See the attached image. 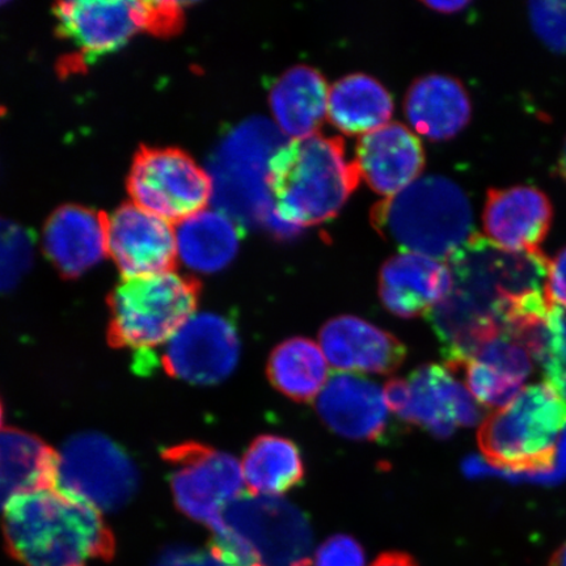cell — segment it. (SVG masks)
Masks as SVG:
<instances>
[{
	"label": "cell",
	"mask_w": 566,
	"mask_h": 566,
	"mask_svg": "<svg viewBox=\"0 0 566 566\" xmlns=\"http://www.w3.org/2000/svg\"><path fill=\"white\" fill-rule=\"evenodd\" d=\"M548 264L542 251L502 250L479 233L449 258L450 293L429 315L449 369L504 335L515 314L549 306Z\"/></svg>",
	"instance_id": "obj_1"
},
{
	"label": "cell",
	"mask_w": 566,
	"mask_h": 566,
	"mask_svg": "<svg viewBox=\"0 0 566 566\" xmlns=\"http://www.w3.org/2000/svg\"><path fill=\"white\" fill-rule=\"evenodd\" d=\"M3 531L10 554L24 566H88L115 555L101 512L53 488L12 500Z\"/></svg>",
	"instance_id": "obj_2"
},
{
	"label": "cell",
	"mask_w": 566,
	"mask_h": 566,
	"mask_svg": "<svg viewBox=\"0 0 566 566\" xmlns=\"http://www.w3.org/2000/svg\"><path fill=\"white\" fill-rule=\"evenodd\" d=\"M359 180L342 138L315 134L285 142L269 163L275 221L286 231L327 222L344 208Z\"/></svg>",
	"instance_id": "obj_3"
},
{
	"label": "cell",
	"mask_w": 566,
	"mask_h": 566,
	"mask_svg": "<svg viewBox=\"0 0 566 566\" xmlns=\"http://www.w3.org/2000/svg\"><path fill=\"white\" fill-rule=\"evenodd\" d=\"M371 222L388 242L437 260H449L475 235L469 197L457 182L437 175L420 177L375 205Z\"/></svg>",
	"instance_id": "obj_4"
},
{
	"label": "cell",
	"mask_w": 566,
	"mask_h": 566,
	"mask_svg": "<svg viewBox=\"0 0 566 566\" xmlns=\"http://www.w3.org/2000/svg\"><path fill=\"white\" fill-rule=\"evenodd\" d=\"M200 282L174 271L124 279L109 295L108 342L117 349L136 352L138 367L147 356L195 315Z\"/></svg>",
	"instance_id": "obj_5"
},
{
	"label": "cell",
	"mask_w": 566,
	"mask_h": 566,
	"mask_svg": "<svg viewBox=\"0 0 566 566\" xmlns=\"http://www.w3.org/2000/svg\"><path fill=\"white\" fill-rule=\"evenodd\" d=\"M566 430V401L547 384L530 386L481 424L479 446L491 464L511 471H544L555 464Z\"/></svg>",
	"instance_id": "obj_6"
},
{
	"label": "cell",
	"mask_w": 566,
	"mask_h": 566,
	"mask_svg": "<svg viewBox=\"0 0 566 566\" xmlns=\"http://www.w3.org/2000/svg\"><path fill=\"white\" fill-rule=\"evenodd\" d=\"M283 144L280 132L261 118L238 126L223 139L209 174L219 210L239 224L268 221L273 210L269 163Z\"/></svg>",
	"instance_id": "obj_7"
},
{
	"label": "cell",
	"mask_w": 566,
	"mask_h": 566,
	"mask_svg": "<svg viewBox=\"0 0 566 566\" xmlns=\"http://www.w3.org/2000/svg\"><path fill=\"white\" fill-rule=\"evenodd\" d=\"M182 6L177 2H92L75 0L54 6L56 27L63 40L94 62L115 53L139 32L171 33L182 23Z\"/></svg>",
	"instance_id": "obj_8"
},
{
	"label": "cell",
	"mask_w": 566,
	"mask_h": 566,
	"mask_svg": "<svg viewBox=\"0 0 566 566\" xmlns=\"http://www.w3.org/2000/svg\"><path fill=\"white\" fill-rule=\"evenodd\" d=\"M212 534L228 533L250 546L265 566H310L313 528L298 507L279 497L240 494Z\"/></svg>",
	"instance_id": "obj_9"
},
{
	"label": "cell",
	"mask_w": 566,
	"mask_h": 566,
	"mask_svg": "<svg viewBox=\"0 0 566 566\" xmlns=\"http://www.w3.org/2000/svg\"><path fill=\"white\" fill-rule=\"evenodd\" d=\"M56 485L98 512H112L136 494L138 471L117 443L103 434L81 433L59 454Z\"/></svg>",
	"instance_id": "obj_10"
},
{
	"label": "cell",
	"mask_w": 566,
	"mask_h": 566,
	"mask_svg": "<svg viewBox=\"0 0 566 566\" xmlns=\"http://www.w3.org/2000/svg\"><path fill=\"white\" fill-rule=\"evenodd\" d=\"M127 189L134 205L169 223L207 209L212 198L210 175L177 148H140Z\"/></svg>",
	"instance_id": "obj_11"
},
{
	"label": "cell",
	"mask_w": 566,
	"mask_h": 566,
	"mask_svg": "<svg viewBox=\"0 0 566 566\" xmlns=\"http://www.w3.org/2000/svg\"><path fill=\"white\" fill-rule=\"evenodd\" d=\"M177 507L210 530L239 497L244 483L242 467L226 452L207 444L186 442L163 452Z\"/></svg>",
	"instance_id": "obj_12"
},
{
	"label": "cell",
	"mask_w": 566,
	"mask_h": 566,
	"mask_svg": "<svg viewBox=\"0 0 566 566\" xmlns=\"http://www.w3.org/2000/svg\"><path fill=\"white\" fill-rule=\"evenodd\" d=\"M385 395L399 419L441 440L459 427H473L481 420L480 407L469 389L441 365H424L407 379L389 380Z\"/></svg>",
	"instance_id": "obj_13"
},
{
	"label": "cell",
	"mask_w": 566,
	"mask_h": 566,
	"mask_svg": "<svg viewBox=\"0 0 566 566\" xmlns=\"http://www.w3.org/2000/svg\"><path fill=\"white\" fill-rule=\"evenodd\" d=\"M239 357L235 325L223 315L203 313L189 317L169 339L161 363L174 378L212 386L230 377Z\"/></svg>",
	"instance_id": "obj_14"
},
{
	"label": "cell",
	"mask_w": 566,
	"mask_h": 566,
	"mask_svg": "<svg viewBox=\"0 0 566 566\" xmlns=\"http://www.w3.org/2000/svg\"><path fill=\"white\" fill-rule=\"evenodd\" d=\"M108 253L125 279L172 271L176 235L172 224L134 203L106 218Z\"/></svg>",
	"instance_id": "obj_15"
},
{
	"label": "cell",
	"mask_w": 566,
	"mask_h": 566,
	"mask_svg": "<svg viewBox=\"0 0 566 566\" xmlns=\"http://www.w3.org/2000/svg\"><path fill=\"white\" fill-rule=\"evenodd\" d=\"M554 208L546 193L533 187L491 189L483 211L488 239L502 250L541 252Z\"/></svg>",
	"instance_id": "obj_16"
},
{
	"label": "cell",
	"mask_w": 566,
	"mask_h": 566,
	"mask_svg": "<svg viewBox=\"0 0 566 566\" xmlns=\"http://www.w3.org/2000/svg\"><path fill=\"white\" fill-rule=\"evenodd\" d=\"M318 339L325 357L338 370L388 375L398 370L407 357L400 339L356 316L332 318Z\"/></svg>",
	"instance_id": "obj_17"
},
{
	"label": "cell",
	"mask_w": 566,
	"mask_h": 566,
	"mask_svg": "<svg viewBox=\"0 0 566 566\" xmlns=\"http://www.w3.org/2000/svg\"><path fill=\"white\" fill-rule=\"evenodd\" d=\"M354 163L360 179L388 198L417 180L424 166V154L416 134L394 123L360 137Z\"/></svg>",
	"instance_id": "obj_18"
},
{
	"label": "cell",
	"mask_w": 566,
	"mask_h": 566,
	"mask_svg": "<svg viewBox=\"0 0 566 566\" xmlns=\"http://www.w3.org/2000/svg\"><path fill=\"white\" fill-rule=\"evenodd\" d=\"M451 285L449 265L419 253L396 254L380 269L381 303L401 318L430 315L449 295Z\"/></svg>",
	"instance_id": "obj_19"
},
{
	"label": "cell",
	"mask_w": 566,
	"mask_h": 566,
	"mask_svg": "<svg viewBox=\"0 0 566 566\" xmlns=\"http://www.w3.org/2000/svg\"><path fill=\"white\" fill-rule=\"evenodd\" d=\"M328 429L353 441H378L386 433L388 408L384 389L356 375H335L316 402Z\"/></svg>",
	"instance_id": "obj_20"
},
{
	"label": "cell",
	"mask_w": 566,
	"mask_h": 566,
	"mask_svg": "<svg viewBox=\"0 0 566 566\" xmlns=\"http://www.w3.org/2000/svg\"><path fill=\"white\" fill-rule=\"evenodd\" d=\"M103 212L69 205L49 218L44 229V251L59 272L80 277L108 253V228Z\"/></svg>",
	"instance_id": "obj_21"
},
{
	"label": "cell",
	"mask_w": 566,
	"mask_h": 566,
	"mask_svg": "<svg viewBox=\"0 0 566 566\" xmlns=\"http://www.w3.org/2000/svg\"><path fill=\"white\" fill-rule=\"evenodd\" d=\"M408 122L431 140L458 136L469 125L472 105L469 92L455 77L430 74L417 80L406 98Z\"/></svg>",
	"instance_id": "obj_22"
},
{
	"label": "cell",
	"mask_w": 566,
	"mask_h": 566,
	"mask_svg": "<svg viewBox=\"0 0 566 566\" xmlns=\"http://www.w3.org/2000/svg\"><path fill=\"white\" fill-rule=\"evenodd\" d=\"M59 454L21 430L0 431V511L12 500L56 485Z\"/></svg>",
	"instance_id": "obj_23"
},
{
	"label": "cell",
	"mask_w": 566,
	"mask_h": 566,
	"mask_svg": "<svg viewBox=\"0 0 566 566\" xmlns=\"http://www.w3.org/2000/svg\"><path fill=\"white\" fill-rule=\"evenodd\" d=\"M177 258L190 271L217 273L235 260L242 229L221 210L203 209L182 219L175 230Z\"/></svg>",
	"instance_id": "obj_24"
},
{
	"label": "cell",
	"mask_w": 566,
	"mask_h": 566,
	"mask_svg": "<svg viewBox=\"0 0 566 566\" xmlns=\"http://www.w3.org/2000/svg\"><path fill=\"white\" fill-rule=\"evenodd\" d=\"M328 84L317 70L294 66L274 83L269 103L275 123L294 139L315 136L328 112Z\"/></svg>",
	"instance_id": "obj_25"
},
{
	"label": "cell",
	"mask_w": 566,
	"mask_h": 566,
	"mask_svg": "<svg viewBox=\"0 0 566 566\" xmlns=\"http://www.w3.org/2000/svg\"><path fill=\"white\" fill-rule=\"evenodd\" d=\"M394 113L392 96L370 75L352 74L329 90L328 117L348 136L367 134L385 126Z\"/></svg>",
	"instance_id": "obj_26"
},
{
	"label": "cell",
	"mask_w": 566,
	"mask_h": 566,
	"mask_svg": "<svg viewBox=\"0 0 566 566\" xmlns=\"http://www.w3.org/2000/svg\"><path fill=\"white\" fill-rule=\"evenodd\" d=\"M243 478L254 495L275 497L303 483L306 470L298 446L280 436H260L243 458Z\"/></svg>",
	"instance_id": "obj_27"
},
{
	"label": "cell",
	"mask_w": 566,
	"mask_h": 566,
	"mask_svg": "<svg viewBox=\"0 0 566 566\" xmlns=\"http://www.w3.org/2000/svg\"><path fill=\"white\" fill-rule=\"evenodd\" d=\"M266 374L272 386L286 398L308 402L327 381L328 365L313 339L294 337L272 352Z\"/></svg>",
	"instance_id": "obj_28"
},
{
	"label": "cell",
	"mask_w": 566,
	"mask_h": 566,
	"mask_svg": "<svg viewBox=\"0 0 566 566\" xmlns=\"http://www.w3.org/2000/svg\"><path fill=\"white\" fill-rule=\"evenodd\" d=\"M451 371L463 373L470 394L488 408H504L522 391L521 381L509 378L476 359L465 360L462 366Z\"/></svg>",
	"instance_id": "obj_29"
},
{
	"label": "cell",
	"mask_w": 566,
	"mask_h": 566,
	"mask_svg": "<svg viewBox=\"0 0 566 566\" xmlns=\"http://www.w3.org/2000/svg\"><path fill=\"white\" fill-rule=\"evenodd\" d=\"M32 260L31 232L0 218V293L17 285L31 268Z\"/></svg>",
	"instance_id": "obj_30"
},
{
	"label": "cell",
	"mask_w": 566,
	"mask_h": 566,
	"mask_svg": "<svg viewBox=\"0 0 566 566\" xmlns=\"http://www.w3.org/2000/svg\"><path fill=\"white\" fill-rule=\"evenodd\" d=\"M546 384L566 401V307L551 303L548 344L543 363Z\"/></svg>",
	"instance_id": "obj_31"
},
{
	"label": "cell",
	"mask_w": 566,
	"mask_h": 566,
	"mask_svg": "<svg viewBox=\"0 0 566 566\" xmlns=\"http://www.w3.org/2000/svg\"><path fill=\"white\" fill-rule=\"evenodd\" d=\"M470 359H476L521 384L533 371V358L530 354L505 335L481 346Z\"/></svg>",
	"instance_id": "obj_32"
},
{
	"label": "cell",
	"mask_w": 566,
	"mask_h": 566,
	"mask_svg": "<svg viewBox=\"0 0 566 566\" xmlns=\"http://www.w3.org/2000/svg\"><path fill=\"white\" fill-rule=\"evenodd\" d=\"M531 27L551 51L566 53V2L528 4Z\"/></svg>",
	"instance_id": "obj_33"
},
{
	"label": "cell",
	"mask_w": 566,
	"mask_h": 566,
	"mask_svg": "<svg viewBox=\"0 0 566 566\" xmlns=\"http://www.w3.org/2000/svg\"><path fill=\"white\" fill-rule=\"evenodd\" d=\"M363 546L349 535H334L315 554V566H365Z\"/></svg>",
	"instance_id": "obj_34"
},
{
	"label": "cell",
	"mask_w": 566,
	"mask_h": 566,
	"mask_svg": "<svg viewBox=\"0 0 566 566\" xmlns=\"http://www.w3.org/2000/svg\"><path fill=\"white\" fill-rule=\"evenodd\" d=\"M154 566H226L211 549L176 547L167 549Z\"/></svg>",
	"instance_id": "obj_35"
},
{
	"label": "cell",
	"mask_w": 566,
	"mask_h": 566,
	"mask_svg": "<svg viewBox=\"0 0 566 566\" xmlns=\"http://www.w3.org/2000/svg\"><path fill=\"white\" fill-rule=\"evenodd\" d=\"M546 293L551 303L566 307V247L549 261Z\"/></svg>",
	"instance_id": "obj_36"
},
{
	"label": "cell",
	"mask_w": 566,
	"mask_h": 566,
	"mask_svg": "<svg viewBox=\"0 0 566 566\" xmlns=\"http://www.w3.org/2000/svg\"><path fill=\"white\" fill-rule=\"evenodd\" d=\"M370 566H419L412 556L402 554V552H386Z\"/></svg>",
	"instance_id": "obj_37"
},
{
	"label": "cell",
	"mask_w": 566,
	"mask_h": 566,
	"mask_svg": "<svg viewBox=\"0 0 566 566\" xmlns=\"http://www.w3.org/2000/svg\"><path fill=\"white\" fill-rule=\"evenodd\" d=\"M424 4H427L429 7V9L438 11V12L454 13V12L462 11L470 3L469 2H458V0H452V2H427Z\"/></svg>",
	"instance_id": "obj_38"
},
{
	"label": "cell",
	"mask_w": 566,
	"mask_h": 566,
	"mask_svg": "<svg viewBox=\"0 0 566 566\" xmlns=\"http://www.w3.org/2000/svg\"><path fill=\"white\" fill-rule=\"evenodd\" d=\"M548 566H566V543L555 552L552 556Z\"/></svg>",
	"instance_id": "obj_39"
},
{
	"label": "cell",
	"mask_w": 566,
	"mask_h": 566,
	"mask_svg": "<svg viewBox=\"0 0 566 566\" xmlns=\"http://www.w3.org/2000/svg\"><path fill=\"white\" fill-rule=\"evenodd\" d=\"M558 171H560V175L566 181V140L560 155V160H558Z\"/></svg>",
	"instance_id": "obj_40"
},
{
	"label": "cell",
	"mask_w": 566,
	"mask_h": 566,
	"mask_svg": "<svg viewBox=\"0 0 566 566\" xmlns=\"http://www.w3.org/2000/svg\"><path fill=\"white\" fill-rule=\"evenodd\" d=\"M2 423H3V407H2V402H0V428H2Z\"/></svg>",
	"instance_id": "obj_41"
}]
</instances>
